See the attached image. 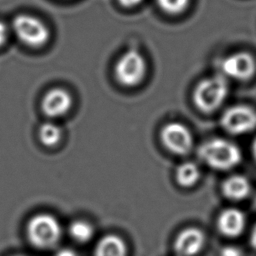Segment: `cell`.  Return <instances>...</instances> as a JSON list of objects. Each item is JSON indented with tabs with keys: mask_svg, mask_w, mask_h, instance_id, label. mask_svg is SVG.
Returning <instances> with one entry per match:
<instances>
[{
	"mask_svg": "<svg viewBox=\"0 0 256 256\" xmlns=\"http://www.w3.org/2000/svg\"><path fill=\"white\" fill-rule=\"evenodd\" d=\"M63 229L59 220L52 214L39 213L30 218L26 235L30 244L40 250L56 247L62 239Z\"/></svg>",
	"mask_w": 256,
	"mask_h": 256,
	"instance_id": "cell-1",
	"label": "cell"
},
{
	"mask_svg": "<svg viewBox=\"0 0 256 256\" xmlns=\"http://www.w3.org/2000/svg\"><path fill=\"white\" fill-rule=\"evenodd\" d=\"M199 157L210 168L226 171L239 165L242 153L236 144L226 139L215 138L200 146Z\"/></svg>",
	"mask_w": 256,
	"mask_h": 256,
	"instance_id": "cell-2",
	"label": "cell"
},
{
	"mask_svg": "<svg viewBox=\"0 0 256 256\" xmlns=\"http://www.w3.org/2000/svg\"><path fill=\"white\" fill-rule=\"evenodd\" d=\"M229 95V84L224 76L216 75L203 79L194 89L196 107L205 113L217 110Z\"/></svg>",
	"mask_w": 256,
	"mask_h": 256,
	"instance_id": "cell-3",
	"label": "cell"
},
{
	"mask_svg": "<svg viewBox=\"0 0 256 256\" xmlns=\"http://www.w3.org/2000/svg\"><path fill=\"white\" fill-rule=\"evenodd\" d=\"M12 31L21 43L31 48L42 47L50 39L47 25L41 19L28 14H20L14 18Z\"/></svg>",
	"mask_w": 256,
	"mask_h": 256,
	"instance_id": "cell-4",
	"label": "cell"
},
{
	"mask_svg": "<svg viewBox=\"0 0 256 256\" xmlns=\"http://www.w3.org/2000/svg\"><path fill=\"white\" fill-rule=\"evenodd\" d=\"M147 73V62L137 50L131 49L125 52L117 61L114 74L118 83L125 87L139 85Z\"/></svg>",
	"mask_w": 256,
	"mask_h": 256,
	"instance_id": "cell-5",
	"label": "cell"
},
{
	"mask_svg": "<svg viewBox=\"0 0 256 256\" xmlns=\"http://www.w3.org/2000/svg\"><path fill=\"white\" fill-rule=\"evenodd\" d=\"M221 126L232 135L247 134L256 129V110L247 105H235L224 111Z\"/></svg>",
	"mask_w": 256,
	"mask_h": 256,
	"instance_id": "cell-6",
	"label": "cell"
},
{
	"mask_svg": "<svg viewBox=\"0 0 256 256\" xmlns=\"http://www.w3.org/2000/svg\"><path fill=\"white\" fill-rule=\"evenodd\" d=\"M163 145L176 155L188 154L194 144L193 136L189 128L179 122H171L166 124L160 133Z\"/></svg>",
	"mask_w": 256,
	"mask_h": 256,
	"instance_id": "cell-7",
	"label": "cell"
},
{
	"mask_svg": "<svg viewBox=\"0 0 256 256\" xmlns=\"http://www.w3.org/2000/svg\"><path fill=\"white\" fill-rule=\"evenodd\" d=\"M221 68L227 77L239 81H247L256 72V60L248 52H237L224 58Z\"/></svg>",
	"mask_w": 256,
	"mask_h": 256,
	"instance_id": "cell-8",
	"label": "cell"
},
{
	"mask_svg": "<svg viewBox=\"0 0 256 256\" xmlns=\"http://www.w3.org/2000/svg\"><path fill=\"white\" fill-rule=\"evenodd\" d=\"M73 105L71 94L63 88H53L43 97L41 102L42 111L49 118L55 119L66 115Z\"/></svg>",
	"mask_w": 256,
	"mask_h": 256,
	"instance_id": "cell-9",
	"label": "cell"
},
{
	"mask_svg": "<svg viewBox=\"0 0 256 256\" xmlns=\"http://www.w3.org/2000/svg\"><path fill=\"white\" fill-rule=\"evenodd\" d=\"M205 236L197 228H187L183 230L175 240V251L180 256H195L203 248Z\"/></svg>",
	"mask_w": 256,
	"mask_h": 256,
	"instance_id": "cell-10",
	"label": "cell"
},
{
	"mask_svg": "<svg viewBox=\"0 0 256 256\" xmlns=\"http://www.w3.org/2000/svg\"><path fill=\"white\" fill-rule=\"evenodd\" d=\"M246 225V218L242 211L229 208L224 210L218 219V228L222 234L228 237L240 235Z\"/></svg>",
	"mask_w": 256,
	"mask_h": 256,
	"instance_id": "cell-11",
	"label": "cell"
},
{
	"mask_svg": "<svg viewBox=\"0 0 256 256\" xmlns=\"http://www.w3.org/2000/svg\"><path fill=\"white\" fill-rule=\"evenodd\" d=\"M94 256H128V247L120 236L106 235L97 242Z\"/></svg>",
	"mask_w": 256,
	"mask_h": 256,
	"instance_id": "cell-12",
	"label": "cell"
},
{
	"mask_svg": "<svg viewBox=\"0 0 256 256\" xmlns=\"http://www.w3.org/2000/svg\"><path fill=\"white\" fill-rule=\"evenodd\" d=\"M251 191L249 180L242 175L228 177L222 184V192L230 200L238 201L246 198Z\"/></svg>",
	"mask_w": 256,
	"mask_h": 256,
	"instance_id": "cell-13",
	"label": "cell"
},
{
	"mask_svg": "<svg viewBox=\"0 0 256 256\" xmlns=\"http://www.w3.org/2000/svg\"><path fill=\"white\" fill-rule=\"evenodd\" d=\"M177 183L184 187L189 188L194 186L200 179L201 172L199 167L193 162H184L180 164L175 173Z\"/></svg>",
	"mask_w": 256,
	"mask_h": 256,
	"instance_id": "cell-14",
	"label": "cell"
},
{
	"mask_svg": "<svg viewBox=\"0 0 256 256\" xmlns=\"http://www.w3.org/2000/svg\"><path fill=\"white\" fill-rule=\"evenodd\" d=\"M70 237L79 244H86L90 242L95 235L94 226L83 219L73 221L69 226Z\"/></svg>",
	"mask_w": 256,
	"mask_h": 256,
	"instance_id": "cell-15",
	"label": "cell"
},
{
	"mask_svg": "<svg viewBox=\"0 0 256 256\" xmlns=\"http://www.w3.org/2000/svg\"><path fill=\"white\" fill-rule=\"evenodd\" d=\"M62 136L63 132L61 127L52 121L45 122L39 127L38 137L40 142L46 147H54L58 145Z\"/></svg>",
	"mask_w": 256,
	"mask_h": 256,
	"instance_id": "cell-16",
	"label": "cell"
},
{
	"mask_svg": "<svg viewBox=\"0 0 256 256\" xmlns=\"http://www.w3.org/2000/svg\"><path fill=\"white\" fill-rule=\"evenodd\" d=\"M156 2L161 10L171 15L183 13L190 4V0H156Z\"/></svg>",
	"mask_w": 256,
	"mask_h": 256,
	"instance_id": "cell-17",
	"label": "cell"
},
{
	"mask_svg": "<svg viewBox=\"0 0 256 256\" xmlns=\"http://www.w3.org/2000/svg\"><path fill=\"white\" fill-rule=\"evenodd\" d=\"M10 34L9 27L2 21H0V47H2L8 40Z\"/></svg>",
	"mask_w": 256,
	"mask_h": 256,
	"instance_id": "cell-18",
	"label": "cell"
},
{
	"mask_svg": "<svg viewBox=\"0 0 256 256\" xmlns=\"http://www.w3.org/2000/svg\"><path fill=\"white\" fill-rule=\"evenodd\" d=\"M221 256H243V253L236 246H227L221 251Z\"/></svg>",
	"mask_w": 256,
	"mask_h": 256,
	"instance_id": "cell-19",
	"label": "cell"
},
{
	"mask_svg": "<svg viewBox=\"0 0 256 256\" xmlns=\"http://www.w3.org/2000/svg\"><path fill=\"white\" fill-rule=\"evenodd\" d=\"M54 256H78V254L72 250V249H69V248H63V249H60L58 250Z\"/></svg>",
	"mask_w": 256,
	"mask_h": 256,
	"instance_id": "cell-20",
	"label": "cell"
},
{
	"mask_svg": "<svg viewBox=\"0 0 256 256\" xmlns=\"http://www.w3.org/2000/svg\"><path fill=\"white\" fill-rule=\"evenodd\" d=\"M119 3L127 8H132L139 5L143 0H118Z\"/></svg>",
	"mask_w": 256,
	"mask_h": 256,
	"instance_id": "cell-21",
	"label": "cell"
},
{
	"mask_svg": "<svg viewBox=\"0 0 256 256\" xmlns=\"http://www.w3.org/2000/svg\"><path fill=\"white\" fill-rule=\"evenodd\" d=\"M251 243H252L253 247L256 249V225L253 228V231H252V234H251Z\"/></svg>",
	"mask_w": 256,
	"mask_h": 256,
	"instance_id": "cell-22",
	"label": "cell"
},
{
	"mask_svg": "<svg viewBox=\"0 0 256 256\" xmlns=\"http://www.w3.org/2000/svg\"><path fill=\"white\" fill-rule=\"evenodd\" d=\"M252 151H253V155H254V158L256 160V139L254 140L253 142V145H252Z\"/></svg>",
	"mask_w": 256,
	"mask_h": 256,
	"instance_id": "cell-23",
	"label": "cell"
},
{
	"mask_svg": "<svg viewBox=\"0 0 256 256\" xmlns=\"http://www.w3.org/2000/svg\"><path fill=\"white\" fill-rule=\"evenodd\" d=\"M12 256H24V255H12Z\"/></svg>",
	"mask_w": 256,
	"mask_h": 256,
	"instance_id": "cell-24",
	"label": "cell"
},
{
	"mask_svg": "<svg viewBox=\"0 0 256 256\" xmlns=\"http://www.w3.org/2000/svg\"><path fill=\"white\" fill-rule=\"evenodd\" d=\"M255 204H256V198H255Z\"/></svg>",
	"mask_w": 256,
	"mask_h": 256,
	"instance_id": "cell-25",
	"label": "cell"
}]
</instances>
